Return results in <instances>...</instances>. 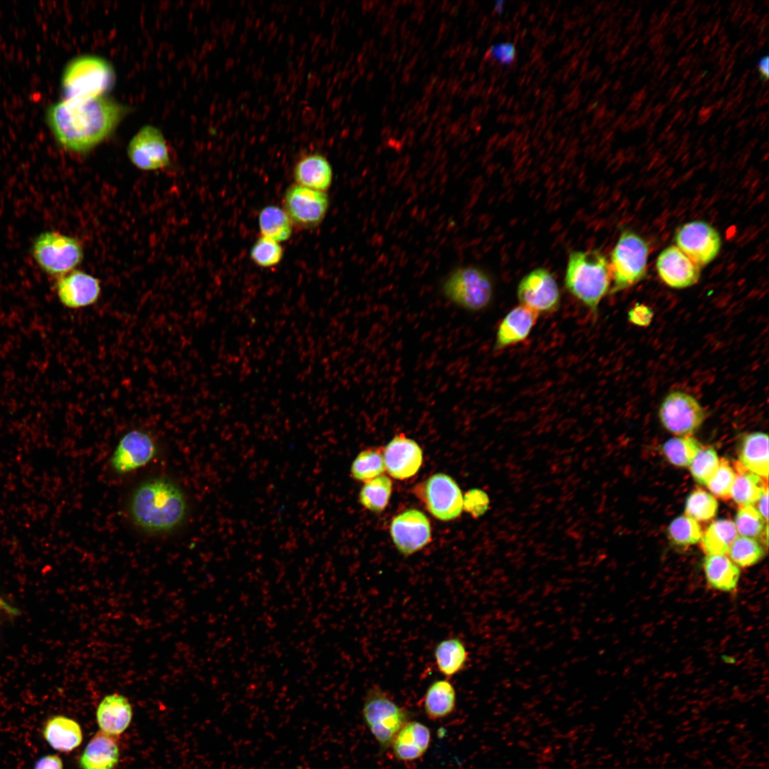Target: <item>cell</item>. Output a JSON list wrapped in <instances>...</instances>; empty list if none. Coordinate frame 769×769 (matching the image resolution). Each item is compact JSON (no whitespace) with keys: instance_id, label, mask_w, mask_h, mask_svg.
Returning a JSON list of instances; mask_svg holds the SVG:
<instances>
[{"instance_id":"6da1fadb","label":"cell","mask_w":769,"mask_h":769,"mask_svg":"<svg viewBox=\"0 0 769 769\" xmlns=\"http://www.w3.org/2000/svg\"><path fill=\"white\" fill-rule=\"evenodd\" d=\"M126 113V108L104 95L92 98H64L47 111V120L59 145L85 153L105 140Z\"/></svg>"},{"instance_id":"7a4b0ae2","label":"cell","mask_w":769,"mask_h":769,"mask_svg":"<svg viewBox=\"0 0 769 769\" xmlns=\"http://www.w3.org/2000/svg\"><path fill=\"white\" fill-rule=\"evenodd\" d=\"M128 511L132 523L144 532L167 533L178 528L187 513L181 487L158 476L144 481L132 493Z\"/></svg>"},{"instance_id":"3957f363","label":"cell","mask_w":769,"mask_h":769,"mask_svg":"<svg viewBox=\"0 0 769 769\" xmlns=\"http://www.w3.org/2000/svg\"><path fill=\"white\" fill-rule=\"evenodd\" d=\"M565 284L594 315L605 295L610 293L611 276L606 256L598 250L573 251L568 256Z\"/></svg>"},{"instance_id":"277c9868","label":"cell","mask_w":769,"mask_h":769,"mask_svg":"<svg viewBox=\"0 0 769 769\" xmlns=\"http://www.w3.org/2000/svg\"><path fill=\"white\" fill-rule=\"evenodd\" d=\"M490 275L475 266L457 268L441 284V292L456 306L470 312L488 308L493 299L494 286Z\"/></svg>"},{"instance_id":"5b68a950","label":"cell","mask_w":769,"mask_h":769,"mask_svg":"<svg viewBox=\"0 0 769 769\" xmlns=\"http://www.w3.org/2000/svg\"><path fill=\"white\" fill-rule=\"evenodd\" d=\"M362 716L382 750L390 748L397 733L410 720L409 711L376 685L371 686L365 694Z\"/></svg>"},{"instance_id":"8992f818","label":"cell","mask_w":769,"mask_h":769,"mask_svg":"<svg viewBox=\"0 0 769 769\" xmlns=\"http://www.w3.org/2000/svg\"><path fill=\"white\" fill-rule=\"evenodd\" d=\"M115 73L104 58L83 56L72 60L63 73L64 98H92L102 96L113 85Z\"/></svg>"},{"instance_id":"52a82bcc","label":"cell","mask_w":769,"mask_h":769,"mask_svg":"<svg viewBox=\"0 0 769 769\" xmlns=\"http://www.w3.org/2000/svg\"><path fill=\"white\" fill-rule=\"evenodd\" d=\"M649 251L647 243L639 235L631 230L622 232L609 263L611 293L628 288L645 277Z\"/></svg>"},{"instance_id":"ba28073f","label":"cell","mask_w":769,"mask_h":769,"mask_svg":"<svg viewBox=\"0 0 769 769\" xmlns=\"http://www.w3.org/2000/svg\"><path fill=\"white\" fill-rule=\"evenodd\" d=\"M31 253L45 273L58 278L73 271L83 258L78 239L53 231L39 234L32 244Z\"/></svg>"},{"instance_id":"9c48e42d","label":"cell","mask_w":769,"mask_h":769,"mask_svg":"<svg viewBox=\"0 0 769 769\" xmlns=\"http://www.w3.org/2000/svg\"><path fill=\"white\" fill-rule=\"evenodd\" d=\"M330 206L326 192L308 188L295 183L286 190L282 208L293 227L308 230L318 226L324 220Z\"/></svg>"},{"instance_id":"30bf717a","label":"cell","mask_w":769,"mask_h":769,"mask_svg":"<svg viewBox=\"0 0 769 769\" xmlns=\"http://www.w3.org/2000/svg\"><path fill=\"white\" fill-rule=\"evenodd\" d=\"M662 426L677 436H691L703 423L706 412L691 394L673 391L666 395L659 409Z\"/></svg>"},{"instance_id":"8fae6325","label":"cell","mask_w":769,"mask_h":769,"mask_svg":"<svg viewBox=\"0 0 769 769\" xmlns=\"http://www.w3.org/2000/svg\"><path fill=\"white\" fill-rule=\"evenodd\" d=\"M419 496L427 510L436 519L447 521L458 518L464 508V498L456 482L449 476L437 473L421 486Z\"/></svg>"},{"instance_id":"7c38bea8","label":"cell","mask_w":769,"mask_h":769,"mask_svg":"<svg viewBox=\"0 0 769 769\" xmlns=\"http://www.w3.org/2000/svg\"><path fill=\"white\" fill-rule=\"evenodd\" d=\"M517 296L520 305L538 315L554 313L560 305L561 295L555 278L544 268L533 269L520 280Z\"/></svg>"},{"instance_id":"4fadbf2b","label":"cell","mask_w":769,"mask_h":769,"mask_svg":"<svg viewBox=\"0 0 769 769\" xmlns=\"http://www.w3.org/2000/svg\"><path fill=\"white\" fill-rule=\"evenodd\" d=\"M674 240L676 246L699 267L712 261L721 246L718 232L701 221L682 225L676 231Z\"/></svg>"},{"instance_id":"5bb4252c","label":"cell","mask_w":769,"mask_h":769,"mask_svg":"<svg viewBox=\"0 0 769 769\" xmlns=\"http://www.w3.org/2000/svg\"><path fill=\"white\" fill-rule=\"evenodd\" d=\"M127 153L131 162L144 171L162 169L170 165V156L162 132L152 125L142 127L131 139Z\"/></svg>"},{"instance_id":"9a60e30c","label":"cell","mask_w":769,"mask_h":769,"mask_svg":"<svg viewBox=\"0 0 769 769\" xmlns=\"http://www.w3.org/2000/svg\"><path fill=\"white\" fill-rule=\"evenodd\" d=\"M157 451L152 436L139 429L125 434L119 441L111 458L110 466L118 474H125L145 466Z\"/></svg>"},{"instance_id":"2e32d148","label":"cell","mask_w":769,"mask_h":769,"mask_svg":"<svg viewBox=\"0 0 769 769\" xmlns=\"http://www.w3.org/2000/svg\"><path fill=\"white\" fill-rule=\"evenodd\" d=\"M390 535L399 552L408 556L429 543L431 536L430 523L420 511L408 509L393 518Z\"/></svg>"},{"instance_id":"e0dca14e","label":"cell","mask_w":769,"mask_h":769,"mask_svg":"<svg viewBox=\"0 0 769 769\" xmlns=\"http://www.w3.org/2000/svg\"><path fill=\"white\" fill-rule=\"evenodd\" d=\"M383 455L385 470L392 478L399 480L415 475L423 461L421 447L404 434H397L392 438L383 448Z\"/></svg>"},{"instance_id":"ac0fdd59","label":"cell","mask_w":769,"mask_h":769,"mask_svg":"<svg viewBox=\"0 0 769 769\" xmlns=\"http://www.w3.org/2000/svg\"><path fill=\"white\" fill-rule=\"evenodd\" d=\"M56 288L61 303L72 309L94 304L101 292L99 280L80 270H73L58 278Z\"/></svg>"},{"instance_id":"d6986e66","label":"cell","mask_w":769,"mask_h":769,"mask_svg":"<svg viewBox=\"0 0 769 769\" xmlns=\"http://www.w3.org/2000/svg\"><path fill=\"white\" fill-rule=\"evenodd\" d=\"M656 267L661 280L674 288L691 286L699 281L701 276L700 267L675 246L661 251Z\"/></svg>"},{"instance_id":"ffe728a7","label":"cell","mask_w":769,"mask_h":769,"mask_svg":"<svg viewBox=\"0 0 769 769\" xmlns=\"http://www.w3.org/2000/svg\"><path fill=\"white\" fill-rule=\"evenodd\" d=\"M431 738L428 726L419 721L409 720L397 733L390 748L398 760L413 761L424 755Z\"/></svg>"},{"instance_id":"44dd1931","label":"cell","mask_w":769,"mask_h":769,"mask_svg":"<svg viewBox=\"0 0 769 769\" xmlns=\"http://www.w3.org/2000/svg\"><path fill=\"white\" fill-rule=\"evenodd\" d=\"M295 183L313 189L326 192L333 181V169L328 159L318 152L300 156L293 166Z\"/></svg>"},{"instance_id":"7402d4cb","label":"cell","mask_w":769,"mask_h":769,"mask_svg":"<svg viewBox=\"0 0 769 769\" xmlns=\"http://www.w3.org/2000/svg\"><path fill=\"white\" fill-rule=\"evenodd\" d=\"M538 314L523 306L511 309L501 321L496 332L494 351L525 340L535 325Z\"/></svg>"},{"instance_id":"603a6c76","label":"cell","mask_w":769,"mask_h":769,"mask_svg":"<svg viewBox=\"0 0 769 769\" xmlns=\"http://www.w3.org/2000/svg\"><path fill=\"white\" fill-rule=\"evenodd\" d=\"M132 716L128 699L119 694L107 695L99 703L96 718L100 731L112 736L123 733Z\"/></svg>"},{"instance_id":"cb8c5ba5","label":"cell","mask_w":769,"mask_h":769,"mask_svg":"<svg viewBox=\"0 0 769 769\" xmlns=\"http://www.w3.org/2000/svg\"><path fill=\"white\" fill-rule=\"evenodd\" d=\"M119 758V747L114 736L100 731L87 744L78 765L81 769H114Z\"/></svg>"},{"instance_id":"d4e9b609","label":"cell","mask_w":769,"mask_h":769,"mask_svg":"<svg viewBox=\"0 0 769 769\" xmlns=\"http://www.w3.org/2000/svg\"><path fill=\"white\" fill-rule=\"evenodd\" d=\"M768 436L763 432L743 435L738 445L739 462L748 471L768 479Z\"/></svg>"},{"instance_id":"484cf974","label":"cell","mask_w":769,"mask_h":769,"mask_svg":"<svg viewBox=\"0 0 769 769\" xmlns=\"http://www.w3.org/2000/svg\"><path fill=\"white\" fill-rule=\"evenodd\" d=\"M42 734L53 749L61 752L72 751L83 741L82 729L78 723L61 715L53 716L46 721Z\"/></svg>"},{"instance_id":"4316f807","label":"cell","mask_w":769,"mask_h":769,"mask_svg":"<svg viewBox=\"0 0 769 769\" xmlns=\"http://www.w3.org/2000/svg\"><path fill=\"white\" fill-rule=\"evenodd\" d=\"M424 713L431 721L451 715L456 706V692L449 679H436L428 686L422 698Z\"/></svg>"},{"instance_id":"83f0119b","label":"cell","mask_w":769,"mask_h":769,"mask_svg":"<svg viewBox=\"0 0 769 769\" xmlns=\"http://www.w3.org/2000/svg\"><path fill=\"white\" fill-rule=\"evenodd\" d=\"M433 654L437 670L446 679L462 671L469 657L465 642L459 637L439 641L434 647Z\"/></svg>"},{"instance_id":"f1b7e54d","label":"cell","mask_w":769,"mask_h":769,"mask_svg":"<svg viewBox=\"0 0 769 769\" xmlns=\"http://www.w3.org/2000/svg\"><path fill=\"white\" fill-rule=\"evenodd\" d=\"M706 581L713 589L721 592H733L737 587L740 570L726 555H706L703 563Z\"/></svg>"},{"instance_id":"f546056e","label":"cell","mask_w":769,"mask_h":769,"mask_svg":"<svg viewBox=\"0 0 769 769\" xmlns=\"http://www.w3.org/2000/svg\"><path fill=\"white\" fill-rule=\"evenodd\" d=\"M735 480L731 498L740 506H753L757 503L763 491L768 487L762 477L748 471L740 462L734 465Z\"/></svg>"},{"instance_id":"4dcf8cb0","label":"cell","mask_w":769,"mask_h":769,"mask_svg":"<svg viewBox=\"0 0 769 769\" xmlns=\"http://www.w3.org/2000/svg\"><path fill=\"white\" fill-rule=\"evenodd\" d=\"M738 535L734 522L728 519L716 520L702 534L701 548L706 555H725Z\"/></svg>"},{"instance_id":"1f68e13d","label":"cell","mask_w":769,"mask_h":769,"mask_svg":"<svg viewBox=\"0 0 769 769\" xmlns=\"http://www.w3.org/2000/svg\"><path fill=\"white\" fill-rule=\"evenodd\" d=\"M261 236L279 243L287 241L293 233V226L282 207L271 204L261 209L258 216Z\"/></svg>"},{"instance_id":"d6a6232c","label":"cell","mask_w":769,"mask_h":769,"mask_svg":"<svg viewBox=\"0 0 769 769\" xmlns=\"http://www.w3.org/2000/svg\"><path fill=\"white\" fill-rule=\"evenodd\" d=\"M392 490V481L380 475L365 482L359 494L360 502L369 511L380 513L387 507Z\"/></svg>"},{"instance_id":"836d02e7","label":"cell","mask_w":769,"mask_h":769,"mask_svg":"<svg viewBox=\"0 0 769 769\" xmlns=\"http://www.w3.org/2000/svg\"><path fill=\"white\" fill-rule=\"evenodd\" d=\"M385 471L383 448H369L361 451L354 459L350 473L352 478L367 482Z\"/></svg>"},{"instance_id":"e575fe53","label":"cell","mask_w":769,"mask_h":769,"mask_svg":"<svg viewBox=\"0 0 769 769\" xmlns=\"http://www.w3.org/2000/svg\"><path fill=\"white\" fill-rule=\"evenodd\" d=\"M701 448L699 441L692 436H682L667 440L661 449L670 464L677 467H687Z\"/></svg>"},{"instance_id":"d590c367","label":"cell","mask_w":769,"mask_h":769,"mask_svg":"<svg viewBox=\"0 0 769 769\" xmlns=\"http://www.w3.org/2000/svg\"><path fill=\"white\" fill-rule=\"evenodd\" d=\"M728 553V558L738 567H748L755 565L764 557L765 550L755 538L738 536Z\"/></svg>"},{"instance_id":"8d00e7d4","label":"cell","mask_w":769,"mask_h":769,"mask_svg":"<svg viewBox=\"0 0 769 769\" xmlns=\"http://www.w3.org/2000/svg\"><path fill=\"white\" fill-rule=\"evenodd\" d=\"M667 534L672 543L685 547L699 543L703 533L698 521L683 515L671 522L667 528Z\"/></svg>"},{"instance_id":"74e56055","label":"cell","mask_w":769,"mask_h":769,"mask_svg":"<svg viewBox=\"0 0 769 769\" xmlns=\"http://www.w3.org/2000/svg\"><path fill=\"white\" fill-rule=\"evenodd\" d=\"M718 506L715 496L698 488L693 491L686 501L685 515L696 521H706L716 516Z\"/></svg>"},{"instance_id":"f35d334b","label":"cell","mask_w":769,"mask_h":769,"mask_svg":"<svg viewBox=\"0 0 769 769\" xmlns=\"http://www.w3.org/2000/svg\"><path fill=\"white\" fill-rule=\"evenodd\" d=\"M284 251L278 241L268 237H258L250 251L251 260L261 268H271L280 263Z\"/></svg>"},{"instance_id":"ab89813d","label":"cell","mask_w":769,"mask_h":769,"mask_svg":"<svg viewBox=\"0 0 769 769\" xmlns=\"http://www.w3.org/2000/svg\"><path fill=\"white\" fill-rule=\"evenodd\" d=\"M767 523L753 506H740L736 517L735 526L741 536L757 538L768 527Z\"/></svg>"},{"instance_id":"60d3db41","label":"cell","mask_w":769,"mask_h":769,"mask_svg":"<svg viewBox=\"0 0 769 769\" xmlns=\"http://www.w3.org/2000/svg\"><path fill=\"white\" fill-rule=\"evenodd\" d=\"M719 461L712 446L702 447L689 466L694 480L700 484L706 485L717 470Z\"/></svg>"},{"instance_id":"b9f144b4","label":"cell","mask_w":769,"mask_h":769,"mask_svg":"<svg viewBox=\"0 0 769 769\" xmlns=\"http://www.w3.org/2000/svg\"><path fill=\"white\" fill-rule=\"evenodd\" d=\"M735 476L734 469L726 459H721L717 470L706 486L713 496L728 500L731 498Z\"/></svg>"},{"instance_id":"7bdbcfd3","label":"cell","mask_w":769,"mask_h":769,"mask_svg":"<svg viewBox=\"0 0 769 769\" xmlns=\"http://www.w3.org/2000/svg\"><path fill=\"white\" fill-rule=\"evenodd\" d=\"M489 499L481 490L470 491L464 499V508L474 516L482 515L488 508Z\"/></svg>"},{"instance_id":"ee69618b","label":"cell","mask_w":769,"mask_h":769,"mask_svg":"<svg viewBox=\"0 0 769 769\" xmlns=\"http://www.w3.org/2000/svg\"><path fill=\"white\" fill-rule=\"evenodd\" d=\"M488 54L490 57L496 59L498 62L508 65L514 61L516 50L513 43H500L491 47Z\"/></svg>"},{"instance_id":"f6af8a7d","label":"cell","mask_w":769,"mask_h":769,"mask_svg":"<svg viewBox=\"0 0 769 769\" xmlns=\"http://www.w3.org/2000/svg\"><path fill=\"white\" fill-rule=\"evenodd\" d=\"M653 311L646 305L636 303L628 312L629 321L636 325L645 327L653 318Z\"/></svg>"},{"instance_id":"bcb514c9","label":"cell","mask_w":769,"mask_h":769,"mask_svg":"<svg viewBox=\"0 0 769 769\" xmlns=\"http://www.w3.org/2000/svg\"><path fill=\"white\" fill-rule=\"evenodd\" d=\"M33 769H63L61 758L55 754H48L40 758Z\"/></svg>"},{"instance_id":"7dc6e473","label":"cell","mask_w":769,"mask_h":769,"mask_svg":"<svg viewBox=\"0 0 769 769\" xmlns=\"http://www.w3.org/2000/svg\"><path fill=\"white\" fill-rule=\"evenodd\" d=\"M768 488L767 487L763 491L762 495L760 496V498L758 499V501L756 503V504L758 506L757 510L758 511L760 514L762 516V517L764 518V520H765L766 523H768Z\"/></svg>"},{"instance_id":"c3c4849f","label":"cell","mask_w":769,"mask_h":769,"mask_svg":"<svg viewBox=\"0 0 769 769\" xmlns=\"http://www.w3.org/2000/svg\"><path fill=\"white\" fill-rule=\"evenodd\" d=\"M759 71L765 80L768 78L769 75V58L768 56L762 58L758 62Z\"/></svg>"},{"instance_id":"681fc988","label":"cell","mask_w":769,"mask_h":769,"mask_svg":"<svg viewBox=\"0 0 769 769\" xmlns=\"http://www.w3.org/2000/svg\"><path fill=\"white\" fill-rule=\"evenodd\" d=\"M0 609L6 610V612H11V613L16 612L15 609L12 608L11 606H9L8 604H6L1 597H0Z\"/></svg>"}]
</instances>
